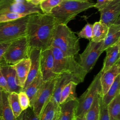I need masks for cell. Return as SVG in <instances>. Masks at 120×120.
<instances>
[{"label":"cell","instance_id":"6da1fadb","mask_svg":"<svg viewBox=\"0 0 120 120\" xmlns=\"http://www.w3.org/2000/svg\"><path fill=\"white\" fill-rule=\"evenodd\" d=\"M58 24L52 15L35 13L30 15L26 37L30 49L42 51L50 48Z\"/></svg>","mask_w":120,"mask_h":120},{"label":"cell","instance_id":"7a4b0ae2","mask_svg":"<svg viewBox=\"0 0 120 120\" xmlns=\"http://www.w3.org/2000/svg\"><path fill=\"white\" fill-rule=\"evenodd\" d=\"M94 4L89 1L63 0L59 5L52 9L51 15L58 24L67 25L82 12L93 8Z\"/></svg>","mask_w":120,"mask_h":120},{"label":"cell","instance_id":"3957f363","mask_svg":"<svg viewBox=\"0 0 120 120\" xmlns=\"http://www.w3.org/2000/svg\"><path fill=\"white\" fill-rule=\"evenodd\" d=\"M50 48L54 58L53 73L56 75L63 73L71 74L82 82L87 74L76 61L75 56L68 55L56 47Z\"/></svg>","mask_w":120,"mask_h":120},{"label":"cell","instance_id":"277c9868","mask_svg":"<svg viewBox=\"0 0 120 120\" xmlns=\"http://www.w3.org/2000/svg\"><path fill=\"white\" fill-rule=\"evenodd\" d=\"M51 46L59 49L65 54L69 56H75L80 51L78 38L65 24L58 25Z\"/></svg>","mask_w":120,"mask_h":120},{"label":"cell","instance_id":"5b68a950","mask_svg":"<svg viewBox=\"0 0 120 120\" xmlns=\"http://www.w3.org/2000/svg\"><path fill=\"white\" fill-rule=\"evenodd\" d=\"M30 51V48L26 36L16 39L11 42L4 53L1 64L11 65L29 58Z\"/></svg>","mask_w":120,"mask_h":120},{"label":"cell","instance_id":"8992f818","mask_svg":"<svg viewBox=\"0 0 120 120\" xmlns=\"http://www.w3.org/2000/svg\"><path fill=\"white\" fill-rule=\"evenodd\" d=\"M29 15L14 21L0 22V42L12 41L26 36Z\"/></svg>","mask_w":120,"mask_h":120},{"label":"cell","instance_id":"52a82bcc","mask_svg":"<svg viewBox=\"0 0 120 120\" xmlns=\"http://www.w3.org/2000/svg\"><path fill=\"white\" fill-rule=\"evenodd\" d=\"M101 70L95 76L86 91L77 98L78 105L76 109L75 117L85 114L91 106L97 94L101 92L100 83Z\"/></svg>","mask_w":120,"mask_h":120},{"label":"cell","instance_id":"ba28073f","mask_svg":"<svg viewBox=\"0 0 120 120\" xmlns=\"http://www.w3.org/2000/svg\"><path fill=\"white\" fill-rule=\"evenodd\" d=\"M103 41L98 42L90 41L83 52L79 54L78 62L87 74L92 69L103 52Z\"/></svg>","mask_w":120,"mask_h":120},{"label":"cell","instance_id":"9c48e42d","mask_svg":"<svg viewBox=\"0 0 120 120\" xmlns=\"http://www.w3.org/2000/svg\"><path fill=\"white\" fill-rule=\"evenodd\" d=\"M56 78V76L44 82L31 107L35 114L38 117L52 96Z\"/></svg>","mask_w":120,"mask_h":120},{"label":"cell","instance_id":"30bf717a","mask_svg":"<svg viewBox=\"0 0 120 120\" xmlns=\"http://www.w3.org/2000/svg\"><path fill=\"white\" fill-rule=\"evenodd\" d=\"M3 12H12L27 15L42 13L39 6L34 5L27 1L20 3L15 0H0V13Z\"/></svg>","mask_w":120,"mask_h":120},{"label":"cell","instance_id":"8fae6325","mask_svg":"<svg viewBox=\"0 0 120 120\" xmlns=\"http://www.w3.org/2000/svg\"><path fill=\"white\" fill-rule=\"evenodd\" d=\"M99 11L100 20L108 27L113 24L120 23V0L110 1Z\"/></svg>","mask_w":120,"mask_h":120},{"label":"cell","instance_id":"7c38bea8","mask_svg":"<svg viewBox=\"0 0 120 120\" xmlns=\"http://www.w3.org/2000/svg\"><path fill=\"white\" fill-rule=\"evenodd\" d=\"M53 63L54 58L51 48L42 51L40 60V72L44 82L58 75L53 73Z\"/></svg>","mask_w":120,"mask_h":120},{"label":"cell","instance_id":"4fadbf2b","mask_svg":"<svg viewBox=\"0 0 120 120\" xmlns=\"http://www.w3.org/2000/svg\"><path fill=\"white\" fill-rule=\"evenodd\" d=\"M71 81L75 82L78 84L81 82L78 78L68 73H63L56 76L53 94L50 100L57 105H59L60 94L63 88Z\"/></svg>","mask_w":120,"mask_h":120},{"label":"cell","instance_id":"5bb4252c","mask_svg":"<svg viewBox=\"0 0 120 120\" xmlns=\"http://www.w3.org/2000/svg\"><path fill=\"white\" fill-rule=\"evenodd\" d=\"M41 52L42 50L39 49L32 48L30 49L29 59L30 60V67L22 91L33 81L40 72V60Z\"/></svg>","mask_w":120,"mask_h":120},{"label":"cell","instance_id":"9a60e30c","mask_svg":"<svg viewBox=\"0 0 120 120\" xmlns=\"http://www.w3.org/2000/svg\"><path fill=\"white\" fill-rule=\"evenodd\" d=\"M1 72L6 81L9 93L15 92L19 93L22 88L20 86L15 70L10 65L3 64L0 65Z\"/></svg>","mask_w":120,"mask_h":120},{"label":"cell","instance_id":"2e32d148","mask_svg":"<svg viewBox=\"0 0 120 120\" xmlns=\"http://www.w3.org/2000/svg\"><path fill=\"white\" fill-rule=\"evenodd\" d=\"M120 74V61H118L105 72L103 73H101L100 76V83L102 96H103L106 94L110 86L113 82L116 77Z\"/></svg>","mask_w":120,"mask_h":120},{"label":"cell","instance_id":"e0dca14e","mask_svg":"<svg viewBox=\"0 0 120 120\" xmlns=\"http://www.w3.org/2000/svg\"><path fill=\"white\" fill-rule=\"evenodd\" d=\"M105 51L106 56L104 59L103 68L101 70L102 73L105 72L120 61V42L108 47Z\"/></svg>","mask_w":120,"mask_h":120},{"label":"cell","instance_id":"ac0fdd59","mask_svg":"<svg viewBox=\"0 0 120 120\" xmlns=\"http://www.w3.org/2000/svg\"><path fill=\"white\" fill-rule=\"evenodd\" d=\"M15 71L17 78L20 86L23 88L26 81L30 67L29 58L22 60L17 63L11 65Z\"/></svg>","mask_w":120,"mask_h":120},{"label":"cell","instance_id":"d6986e66","mask_svg":"<svg viewBox=\"0 0 120 120\" xmlns=\"http://www.w3.org/2000/svg\"><path fill=\"white\" fill-rule=\"evenodd\" d=\"M120 42V23L112 24L108 27L107 35L103 42L102 52L108 47Z\"/></svg>","mask_w":120,"mask_h":120},{"label":"cell","instance_id":"ffe728a7","mask_svg":"<svg viewBox=\"0 0 120 120\" xmlns=\"http://www.w3.org/2000/svg\"><path fill=\"white\" fill-rule=\"evenodd\" d=\"M44 82L41 74L40 72H39L33 81L22 90L26 93L29 98L30 107H32L36 97L41 90Z\"/></svg>","mask_w":120,"mask_h":120},{"label":"cell","instance_id":"44dd1931","mask_svg":"<svg viewBox=\"0 0 120 120\" xmlns=\"http://www.w3.org/2000/svg\"><path fill=\"white\" fill-rule=\"evenodd\" d=\"M77 105V99L59 105L60 112L58 120H74Z\"/></svg>","mask_w":120,"mask_h":120},{"label":"cell","instance_id":"7402d4cb","mask_svg":"<svg viewBox=\"0 0 120 120\" xmlns=\"http://www.w3.org/2000/svg\"><path fill=\"white\" fill-rule=\"evenodd\" d=\"M78 84L75 82L71 81L64 87L61 92L59 105L77 99L75 90Z\"/></svg>","mask_w":120,"mask_h":120},{"label":"cell","instance_id":"603a6c76","mask_svg":"<svg viewBox=\"0 0 120 120\" xmlns=\"http://www.w3.org/2000/svg\"><path fill=\"white\" fill-rule=\"evenodd\" d=\"M108 30V27L99 20L93 24L91 41L98 42L103 41L105 38Z\"/></svg>","mask_w":120,"mask_h":120},{"label":"cell","instance_id":"cb8c5ba5","mask_svg":"<svg viewBox=\"0 0 120 120\" xmlns=\"http://www.w3.org/2000/svg\"><path fill=\"white\" fill-rule=\"evenodd\" d=\"M120 84V74L115 79L113 82L105 95L102 96V101L104 105H107L119 93Z\"/></svg>","mask_w":120,"mask_h":120},{"label":"cell","instance_id":"d4e9b609","mask_svg":"<svg viewBox=\"0 0 120 120\" xmlns=\"http://www.w3.org/2000/svg\"><path fill=\"white\" fill-rule=\"evenodd\" d=\"M109 120H120V93L107 105Z\"/></svg>","mask_w":120,"mask_h":120},{"label":"cell","instance_id":"484cf974","mask_svg":"<svg viewBox=\"0 0 120 120\" xmlns=\"http://www.w3.org/2000/svg\"><path fill=\"white\" fill-rule=\"evenodd\" d=\"M101 95V92H100L96 96L91 106L86 113V120H99L100 115V97Z\"/></svg>","mask_w":120,"mask_h":120},{"label":"cell","instance_id":"4316f807","mask_svg":"<svg viewBox=\"0 0 120 120\" xmlns=\"http://www.w3.org/2000/svg\"><path fill=\"white\" fill-rule=\"evenodd\" d=\"M2 116L4 120H16L9 105L8 97L9 93L2 90Z\"/></svg>","mask_w":120,"mask_h":120},{"label":"cell","instance_id":"83f0119b","mask_svg":"<svg viewBox=\"0 0 120 120\" xmlns=\"http://www.w3.org/2000/svg\"><path fill=\"white\" fill-rule=\"evenodd\" d=\"M59 108V105H57L50 100L43 110L39 117V120H52Z\"/></svg>","mask_w":120,"mask_h":120},{"label":"cell","instance_id":"f1b7e54d","mask_svg":"<svg viewBox=\"0 0 120 120\" xmlns=\"http://www.w3.org/2000/svg\"><path fill=\"white\" fill-rule=\"evenodd\" d=\"M8 99L10 107L16 118L22 111L20 105L18 93L15 92L9 93Z\"/></svg>","mask_w":120,"mask_h":120},{"label":"cell","instance_id":"f546056e","mask_svg":"<svg viewBox=\"0 0 120 120\" xmlns=\"http://www.w3.org/2000/svg\"><path fill=\"white\" fill-rule=\"evenodd\" d=\"M63 0H45L39 5V8L42 13L51 15L53 9L57 7Z\"/></svg>","mask_w":120,"mask_h":120},{"label":"cell","instance_id":"4dcf8cb0","mask_svg":"<svg viewBox=\"0 0 120 120\" xmlns=\"http://www.w3.org/2000/svg\"><path fill=\"white\" fill-rule=\"evenodd\" d=\"M27 15H28L12 12L1 13H0V22L15 20Z\"/></svg>","mask_w":120,"mask_h":120},{"label":"cell","instance_id":"1f68e13d","mask_svg":"<svg viewBox=\"0 0 120 120\" xmlns=\"http://www.w3.org/2000/svg\"><path fill=\"white\" fill-rule=\"evenodd\" d=\"M16 120H39V117L37 116L32 109L29 107L22 111L16 118Z\"/></svg>","mask_w":120,"mask_h":120},{"label":"cell","instance_id":"d6a6232c","mask_svg":"<svg viewBox=\"0 0 120 120\" xmlns=\"http://www.w3.org/2000/svg\"><path fill=\"white\" fill-rule=\"evenodd\" d=\"M92 27L93 24L87 23L82 29L76 34L80 38H83L90 41L92 35Z\"/></svg>","mask_w":120,"mask_h":120},{"label":"cell","instance_id":"836d02e7","mask_svg":"<svg viewBox=\"0 0 120 120\" xmlns=\"http://www.w3.org/2000/svg\"><path fill=\"white\" fill-rule=\"evenodd\" d=\"M18 95L20 105L22 110L23 111L30 107V100L26 93L24 91H21L18 93Z\"/></svg>","mask_w":120,"mask_h":120},{"label":"cell","instance_id":"e575fe53","mask_svg":"<svg viewBox=\"0 0 120 120\" xmlns=\"http://www.w3.org/2000/svg\"><path fill=\"white\" fill-rule=\"evenodd\" d=\"M99 120H109L107 112V106L103 104L102 101V95L100 97V115Z\"/></svg>","mask_w":120,"mask_h":120},{"label":"cell","instance_id":"d590c367","mask_svg":"<svg viewBox=\"0 0 120 120\" xmlns=\"http://www.w3.org/2000/svg\"><path fill=\"white\" fill-rule=\"evenodd\" d=\"M12 41L0 42V65L2 64V60L4 53Z\"/></svg>","mask_w":120,"mask_h":120},{"label":"cell","instance_id":"8d00e7d4","mask_svg":"<svg viewBox=\"0 0 120 120\" xmlns=\"http://www.w3.org/2000/svg\"><path fill=\"white\" fill-rule=\"evenodd\" d=\"M0 87L2 90L9 93L8 86H7V84L6 82V81L1 72L0 68Z\"/></svg>","mask_w":120,"mask_h":120},{"label":"cell","instance_id":"74e56055","mask_svg":"<svg viewBox=\"0 0 120 120\" xmlns=\"http://www.w3.org/2000/svg\"><path fill=\"white\" fill-rule=\"evenodd\" d=\"M110 1L107 0H97V2L95 3L94 7L100 11L105 7Z\"/></svg>","mask_w":120,"mask_h":120},{"label":"cell","instance_id":"f35d334b","mask_svg":"<svg viewBox=\"0 0 120 120\" xmlns=\"http://www.w3.org/2000/svg\"><path fill=\"white\" fill-rule=\"evenodd\" d=\"M27 2L35 6H39L42 2L45 0H26Z\"/></svg>","mask_w":120,"mask_h":120},{"label":"cell","instance_id":"ab89813d","mask_svg":"<svg viewBox=\"0 0 120 120\" xmlns=\"http://www.w3.org/2000/svg\"><path fill=\"white\" fill-rule=\"evenodd\" d=\"M2 89L0 87V116H2Z\"/></svg>","mask_w":120,"mask_h":120},{"label":"cell","instance_id":"60d3db41","mask_svg":"<svg viewBox=\"0 0 120 120\" xmlns=\"http://www.w3.org/2000/svg\"><path fill=\"white\" fill-rule=\"evenodd\" d=\"M85 115H86V113L82 114L77 117H75V120H86Z\"/></svg>","mask_w":120,"mask_h":120},{"label":"cell","instance_id":"b9f144b4","mask_svg":"<svg viewBox=\"0 0 120 120\" xmlns=\"http://www.w3.org/2000/svg\"><path fill=\"white\" fill-rule=\"evenodd\" d=\"M60 106H59V108L58 110V112L56 113V116H55V117L54 118V119L52 120H58L59 119V115H60Z\"/></svg>","mask_w":120,"mask_h":120},{"label":"cell","instance_id":"7bdbcfd3","mask_svg":"<svg viewBox=\"0 0 120 120\" xmlns=\"http://www.w3.org/2000/svg\"><path fill=\"white\" fill-rule=\"evenodd\" d=\"M0 120H4L2 116H0Z\"/></svg>","mask_w":120,"mask_h":120},{"label":"cell","instance_id":"ee69618b","mask_svg":"<svg viewBox=\"0 0 120 120\" xmlns=\"http://www.w3.org/2000/svg\"><path fill=\"white\" fill-rule=\"evenodd\" d=\"M80 0V1H89V0Z\"/></svg>","mask_w":120,"mask_h":120},{"label":"cell","instance_id":"f6af8a7d","mask_svg":"<svg viewBox=\"0 0 120 120\" xmlns=\"http://www.w3.org/2000/svg\"><path fill=\"white\" fill-rule=\"evenodd\" d=\"M108 0L109 1H112V0Z\"/></svg>","mask_w":120,"mask_h":120},{"label":"cell","instance_id":"bcb514c9","mask_svg":"<svg viewBox=\"0 0 120 120\" xmlns=\"http://www.w3.org/2000/svg\"><path fill=\"white\" fill-rule=\"evenodd\" d=\"M74 120H75V119H74Z\"/></svg>","mask_w":120,"mask_h":120}]
</instances>
